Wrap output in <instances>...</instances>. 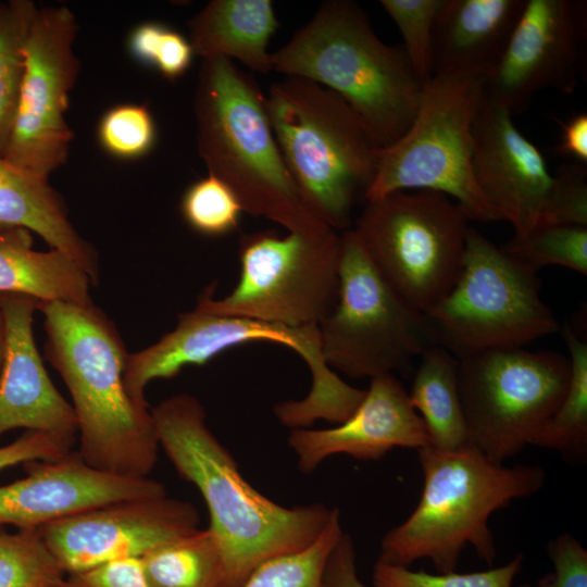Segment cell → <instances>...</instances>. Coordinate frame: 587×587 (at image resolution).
Instances as JSON below:
<instances>
[{
	"mask_svg": "<svg viewBox=\"0 0 587 587\" xmlns=\"http://www.w3.org/2000/svg\"><path fill=\"white\" fill-rule=\"evenodd\" d=\"M272 68L317 83L340 96L380 148L412 124L423 85L402 46L383 42L350 0H327L277 51Z\"/></svg>",
	"mask_w": 587,
	"mask_h": 587,
	"instance_id": "obj_5",
	"label": "cell"
},
{
	"mask_svg": "<svg viewBox=\"0 0 587 587\" xmlns=\"http://www.w3.org/2000/svg\"><path fill=\"white\" fill-rule=\"evenodd\" d=\"M287 170L308 209L336 232L351 228L354 205L371 187L380 147L333 90L285 76L265 97Z\"/></svg>",
	"mask_w": 587,
	"mask_h": 587,
	"instance_id": "obj_6",
	"label": "cell"
},
{
	"mask_svg": "<svg viewBox=\"0 0 587 587\" xmlns=\"http://www.w3.org/2000/svg\"><path fill=\"white\" fill-rule=\"evenodd\" d=\"M103 149L120 159H136L154 146L157 127L145 105L121 104L108 110L98 126Z\"/></svg>",
	"mask_w": 587,
	"mask_h": 587,
	"instance_id": "obj_36",
	"label": "cell"
},
{
	"mask_svg": "<svg viewBox=\"0 0 587 587\" xmlns=\"http://www.w3.org/2000/svg\"><path fill=\"white\" fill-rule=\"evenodd\" d=\"M151 414L159 446L207 503L209 528L222 553L223 587H241L261 563L302 550L322 533L333 509L322 503L287 508L255 490L208 427L197 398L174 395Z\"/></svg>",
	"mask_w": 587,
	"mask_h": 587,
	"instance_id": "obj_1",
	"label": "cell"
},
{
	"mask_svg": "<svg viewBox=\"0 0 587 587\" xmlns=\"http://www.w3.org/2000/svg\"><path fill=\"white\" fill-rule=\"evenodd\" d=\"M485 78L434 75L422 88L408 130L382 148L365 202L407 190L445 193L470 221H504L477 186L472 166L473 125L485 97Z\"/></svg>",
	"mask_w": 587,
	"mask_h": 587,
	"instance_id": "obj_7",
	"label": "cell"
},
{
	"mask_svg": "<svg viewBox=\"0 0 587 587\" xmlns=\"http://www.w3.org/2000/svg\"><path fill=\"white\" fill-rule=\"evenodd\" d=\"M571 378L569 355L523 348L459 360L458 387L470 446L503 463L553 415Z\"/></svg>",
	"mask_w": 587,
	"mask_h": 587,
	"instance_id": "obj_12",
	"label": "cell"
},
{
	"mask_svg": "<svg viewBox=\"0 0 587 587\" xmlns=\"http://www.w3.org/2000/svg\"><path fill=\"white\" fill-rule=\"evenodd\" d=\"M78 26L65 5L38 8L24 47L17 104L2 157L49 179L65 164L73 140L65 113L80 68L74 51Z\"/></svg>",
	"mask_w": 587,
	"mask_h": 587,
	"instance_id": "obj_14",
	"label": "cell"
},
{
	"mask_svg": "<svg viewBox=\"0 0 587 587\" xmlns=\"http://www.w3.org/2000/svg\"><path fill=\"white\" fill-rule=\"evenodd\" d=\"M180 212L195 232L208 237H222L238 228L243 210L233 190L208 174L186 189Z\"/></svg>",
	"mask_w": 587,
	"mask_h": 587,
	"instance_id": "obj_32",
	"label": "cell"
},
{
	"mask_svg": "<svg viewBox=\"0 0 587 587\" xmlns=\"http://www.w3.org/2000/svg\"><path fill=\"white\" fill-rule=\"evenodd\" d=\"M140 563L150 587H223L222 553L210 528L160 545Z\"/></svg>",
	"mask_w": 587,
	"mask_h": 587,
	"instance_id": "obj_26",
	"label": "cell"
},
{
	"mask_svg": "<svg viewBox=\"0 0 587 587\" xmlns=\"http://www.w3.org/2000/svg\"><path fill=\"white\" fill-rule=\"evenodd\" d=\"M561 224L587 226V168L577 162L562 164L552 174L544 225Z\"/></svg>",
	"mask_w": 587,
	"mask_h": 587,
	"instance_id": "obj_37",
	"label": "cell"
},
{
	"mask_svg": "<svg viewBox=\"0 0 587 587\" xmlns=\"http://www.w3.org/2000/svg\"><path fill=\"white\" fill-rule=\"evenodd\" d=\"M46 358L72 398L82 459L100 471L148 477L159 440L151 409L124 385L128 352L114 323L93 303L38 302Z\"/></svg>",
	"mask_w": 587,
	"mask_h": 587,
	"instance_id": "obj_2",
	"label": "cell"
},
{
	"mask_svg": "<svg viewBox=\"0 0 587 587\" xmlns=\"http://www.w3.org/2000/svg\"><path fill=\"white\" fill-rule=\"evenodd\" d=\"M416 451L424 479L420 501L384 535L378 561L409 567L428 559L437 573H449L472 546L480 560L492 565L497 550L490 515L538 492L546 483L544 469L505 466L472 446L459 450L426 446Z\"/></svg>",
	"mask_w": 587,
	"mask_h": 587,
	"instance_id": "obj_3",
	"label": "cell"
},
{
	"mask_svg": "<svg viewBox=\"0 0 587 587\" xmlns=\"http://www.w3.org/2000/svg\"><path fill=\"white\" fill-rule=\"evenodd\" d=\"M191 502L167 495L125 499L65 517L39 529L65 575L137 558L198 528Z\"/></svg>",
	"mask_w": 587,
	"mask_h": 587,
	"instance_id": "obj_16",
	"label": "cell"
},
{
	"mask_svg": "<svg viewBox=\"0 0 587 587\" xmlns=\"http://www.w3.org/2000/svg\"><path fill=\"white\" fill-rule=\"evenodd\" d=\"M561 137L555 147V153L570 157L575 162L587 163V114H574L564 122H560Z\"/></svg>",
	"mask_w": 587,
	"mask_h": 587,
	"instance_id": "obj_42",
	"label": "cell"
},
{
	"mask_svg": "<svg viewBox=\"0 0 587 587\" xmlns=\"http://www.w3.org/2000/svg\"><path fill=\"white\" fill-rule=\"evenodd\" d=\"M571 378L563 400L530 445L558 451L566 461L582 462L587 454V345L564 328Z\"/></svg>",
	"mask_w": 587,
	"mask_h": 587,
	"instance_id": "obj_27",
	"label": "cell"
},
{
	"mask_svg": "<svg viewBox=\"0 0 587 587\" xmlns=\"http://www.w3.org/2000/svg\"><path fill=\"white\" fill-rule=\"evenodd\" d=\"M340 234L338 300L319 326L324 360L357 379L404 371L436 345L430 322L385 282L352 228Z\"/></svg>",
	"mask_w": 587,
	"mask_h": 587,
	"instance_id": "obj_11",
	"label": "cell"
},
{
	"mask_svg": "<svg viewBox=\"0 0 587 587\" xmlns=\"http://www.w3.org/2000/svg\"><path fill=\"white\" fill-rule=\"evenodd\" d=\"M526 0H445L433 27L432 74L486 78Z\"/></svg>",
	"mask_w": 587,
	"mask_h": 587,
	"instance_id": "obj_21",
	"label": "cell"
},
{
	"mask_svg": "<svg viewBox=\"0 0 587 587\" xmlns=\"http://www.w3.org/2000/svg\"><path fill=\"white\" fill-rule=\"evenodd\" d=\"M24 465L26 476L0 486V526L37 529L111 502L166 495L159 480L100 471L73 450Z\"/></svg>",
	"mask_w": 587,
	"mask_h": 587,
	"instance_id": "obj_17",
	"label": "cell"
},
{
	"mask_svg": "<svg viewBox=\"0 0 587 587\" xmlns=\"http://www.w3.org/2000/svg\"><path fill=\"white\" fill-rule=\"evenodd\" d=\"M519 552L502 566L472 573H437L412 571L407 566L378 561L372 574L374 587H512L524 564Z\"/></svg>",
	"mask_w": 587,
	"mask_h": 587,
	"instance_id": "obj_33",
	"label": "cell"
},
{
	"mask_svg": "<svg viewBox=\"0 0 587 587\" xmlns=\"http://www.w3.org/2000/svg\"><path fill=\"white\" fill-rule=\"evenodd\" d=\"M63 587H150L140 559L115 560L93 569L68 574Z\"/></svg>",
	"mask_w": 587,
	"mask_h": 587,
	"instance_id": "obj_40",
	"label": "cell"
},
{
	"mask_svg": "<svg viewBox=\"0 0 587 587\" xmlns=\"http://www.w3.org/2000/svg\"><path fill=\"white\" fill-rule=\"evenodd\" d=\"M271 341L298 353L308 365L312 385L303 398L314 412H329L350 397L351 386L344 382L324 360L320 329L316 326L289 327L237 316L216 315L193 309L180 313L176 327L155 344L128 353L124 385L129 398L148 407L145 390L158 378H172L185 366L202 365L215 355L240 345Z\"/></svg>",
	"mask_w": 587,
	"mask_h": 587,
	"instance_id": "obj_13",
	"label": "cell"
},
{
	"mask_svg": "<svg viewBox=\"0 0 587 587\" xmlns=\"http://www.w3.org/2000/svg\"><path fill=\"white\" fill-rule=\"evenodd\" d=\"M128 49L137 61L155 68L168 80L182 77L195 55L188 38L157 22L135 27L128 38Z\"/></svg>",
	"mask_w": 587,
	"mask_h": 587,
	"instance_id": "obj_35",
	"label": "cell"
},
{
	"mask_svg": "<svg viewBox=\"0 0 587 587\" xmlns=\"http://www.w3.org/2000/svg\"><path fill=\"white\" fill-rule=\"evenodd\" d=\"M38 301L15 294L0 295L5 353L0 377V436L11 429L77 437L72 404L52 384L37 350L34 313Z\"/></svg>",
	"mask_w": 587,
	"mask_h": 587,
	"instance_id": "obj_20",
	"label": "cell"
},
{
	"mask_svg": "<svg viewBox=\"0 0 587 587\" xmlns=\"http://www.w3.org/2000/svg\"><path fill=\"white\" fill-rule=\"evenodd\" d=\"M270 0H212L188 22L195 55L236 60L254 73L272 68L267 47L278 29Z\"/></svg>",
	"mask_w": 587,
	"mask_h": 587,
	"instance_id": "obj_23",
	"label": "cell"
},
{
	"mask_svg": "<svg viewBox=\"0 0 587 587\" xmlns=\"http://www.w3.org/2000/svg\"><path fill=\"white\" fill-rule=\"evenodd\" d=\"M419 359L408 395L425 425L429 446L440 450L470 446L458 387L459 360L438 345Z\"/></svg>",
	"mask_w": 587,
	"mask_h": 587,
	"instance_id": "obj_25",
	"label": "cell"
},
{
	"mask_svg": "<svg viewBox=\"0 0 587 587\" xmlns=\"http://www.w3.org/2000/svg\"><path fill=\"white\" fill-rule=\"evenodd\" d=\"M501 248L535 272L559 265L587 275V226H539L522 237L513 236Z\"/></svg>",
	"mask_w": 587,
	"mask_h": 587,
	"instance_id": "obj_31",
	"label": "cell"
},
{
	"mask_svg": "<svg viewBox=\"0 0 587 587\" xmlns=\"http://www.w3.org/2000/svg\"><path fill=\"white\" fill-rule=\"evenodd\" d=\"M65 576L38 528L0 526V587H63Z\"/></svg>",
	"mask_w": 587,
	"mask_h": 587,
	"instance_id": "obj_30",
	"label": "cell"
},
{
	"mask_svg": "<svg viewBox=\"0 0 587 587\" xmlns=\"http://www.w3.org/2000/svg\"><path fill=\"white\" fill-rule=\"evenodd\" d=\"M553 572L536 585L519 587H587V550L571 534L563 533L547 545Z\"/></svg>",
	"mask_w": 587,
	"mask_h": 587,
	"instance_id": "obj_38",
	"label": "cell"
},
{
	"mask_svg": "<svg viewBox=\"0 0 587 587\" xmlns=\"http://www.w3.org/2000/svg\"><path fill=\"white\" fill-rule=\"evenodd\" d=\"M586 41V2L526 0L485 95L511 114L545 88L573 93Z\"/></svg>",
	"mask_w": 587,
	"mask_h": 587,
	"instance_id": "obj_15",
	"label": "cell"
},
{
	"mask_svg": "<svg viewBox=\"0 0 587 587\" xmlns=\"http://www.w3.org/2000/svg\"><path fill=\"white\" fill-rule=\"evenodd\" d=\"M76 437L26 430L12 442L0 446V472L30 461L53 460L73 450Z\"/></svg>",
	"mask_w": 587,
	"mask_h": 587,
	"instance_id": "obj_39",
	"label": "cell"
},
{
	"mask_svg": "<svg viewBox=\"0 0 587 587\" xmlns=\"http://www.w3.org/2000/svg\"><path fill=\"white\" fill-rule=\"evenodd\" d=\"M91 280L68 254L51 249H33L29 230L0 229V295L15 294L38 302L92 303Z\"/></svg>",
	"mask_w": 587,
	"mask_h": 587,
	"instance_id": "obj_24",
	"label": "cell"
},
{
	"mask_svg": "<svg viewBox=\"0 0 587 587\" xmlns=\"http://www.w3.org/2000/svg\"><path fill=\"white\" fill-rule=\"evenodd\" d=\"M37 10L30 0L0 2V153L15 114L24 74L25 41Z\"/></svg>",
	"mask_w": 587,
	"mask_h": 587,
	"instance_id": "obj_28",
	"label": "cell"
},
{
	"mask_svg": "<svg viewBox=\"0 0 587 587\" xmlns=\"http://www.w3.org/2000/svg\"><path fill=\"white\" fill-rule=\"evenodd\" d=\"M239 279L221 299L211 286L197 309L289 327H319L334 310L339 295L341 234L325 228L314 233L271 229L243 234L239 239Z\"/></svg>",
	"mask_w": 587,
	"mask_h": 587,
	"instance_id": "obj_9",
	"label": "cell"
},
{
	"mask_svg": "<svg viewBox=\"0 0 587 587\" xmlns=\"http://www.w3.org/2000/svg\"><path fill=\"white\" fill-rule=\"evenodd\" d=\"M288 445L299 470L311 473L335 454L377 461L394 448L419 450L429 440L402 383L395 374H385L371 379L362 402L346 421L330 428L291 429Z\"/></svg>",
	"mask_w": 587,
	"mask_h": 587,
	"instance_id": "obj_19",
	"label": "cell"
},
{
	"mask_svg": "<svg viewBox=\"0 0 587 587\" xmlns=\"http://www.w3.org/2000/svg\"><path fill=\"white\" fill-rule=\"evenodd\" d=\"M4 353H5V332H4L3 317L0 312V377H1V372H2V366H3V361H4Z\"/></svg>",
	"mask_w": 587,
	"mask_h": 587,
	"instance_id": "obj_43",
	"label": "cell"
},
{
	"mask_svg": "<svg viewBox=\"0 0 587 587\" xmlns=\"http://www.w3.org/2000/svg\"><path fill=\"white\" fill-rule=\"evenodd\" d=\"M322 587H367L358 575L355 548L348 533L344 532L328 555Z\"/></svg>",
	"mask_w": 587,
	"mask_h": 587,
	"instance_id": "obj_41",
	"label": "cell"
},
{
	"mask_svg": "<svg viewBox=\"0 0 587 587\" xmlns=\"http://www.w3.org/2000/svg\"><path fill=\"white\" fill-rule=\"evenodd\" d=\"M342 534L340 512L333 508L326 526L310 546L264 561L241 587H322L326 561Z\"/></svg>",
	"mask_w": 587,
	"mask_h": 587,
	"instance_id": "obj_29",
	"label": "cell"
},
{
	"mask_svg": "<svg viewBox=\"0 0 587 587\" xmlns=\"http://www.w3.org/2000/svg\"><path fill=\"white\" fill-rule=\"evenodd\" d=\"M198 154L243 212L288 232L329 228L303 202L276 142L257 79L226 58L201 59L193 97Z\"/></svg>",
	"mask_w": 587,
	"mask_h": 587,
	"instance_id": "obj_4",
	"label": "cell"
},
{
	"mask_svg": "<svg viewBox=\"0 0 587 587\" xmlns=\"http://www.w3.org/2000/svg\"><path fill=\"white\" fill-rule=\"evenodd\" d=\"M469 221L445 193L397 191L365 202L352 229L385 282L427 313L461 272Z\"/></svg>",
	"mask_w": 587,
	"mask_h": 587,
	"instance_id": "obj_10",
	"label": "cell"
},
{
	"mask_svg": "<svg viewBox=\"0 0 587 587\" xmlns=\"http://www.w3.org/2000/svg\"><path fill=\"white\" fill-rule=\"evenodd\" d=\"M12 227L38 234L52 249L73 258L97 284V253L73 227L62 197L49 179L17 167L0 153V229Z\"/></svg>",
	"mask_w": 587,
	"mask_h": 587,
	"instance_id": "obj_22",
	"label": "cell"
},
{
	"mask_svg": "<svg viewBox=\"0 0 587 587\" xmlns=\"http://www.w3.org/2000/svg\"><path fill=\"white\" fill-rule=\"evenodd\" d=\"M537 272L470 226L461 272L427 313L436 345L458 360L523 348L559 323L539 292Z\"/></svg>",
	"mask_w": 587,
	"mask_h": 587,
	"instance_id": "obj_8",
	"label": "cell"
},
{
	"mask_svg": "<svg viewBox=\"0 0 587 587\" xmlns=\"http://www.w3.org/2000/svg\"><path fill=\"white\" fill-rule=\"evenodd\" d=\"M445 0H382L397 25L412 71L422 85L432 76V36Z\"/></svg>",
	"mask_w": 587,
	"mask_h": 587,
	"instance_id": "obj_34",
	"label": "cell"
},
{
	"mask_svg": "<svg viewBox=\"0 0 587 587\" xmlns=\"http://www.w3.org/2000/svg\"><path fill=\"white\" fill-rule=\"evenodd\" d=\"M477 186L522 237L542 226L552 188L545 158L514 125L512 114L485 95L473 125Z\"/></svg>",
	"mask_w": 587,
	"mask_h": 587,
	"instance_id": "obj_18",
	"label": "cell"
}]
</instances>
